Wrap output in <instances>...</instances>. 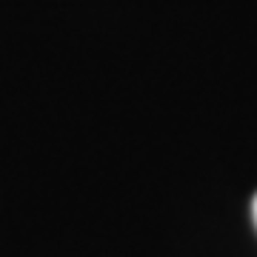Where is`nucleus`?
<instances>
[{
	"instance_id": "1",
	"label": "nucleus",
	"mask_w": 257,
	"mask_h": 257,
	"mask_svg": "<svg viewBox=\"0 0 257 257\" xmlns=\"http://www.w3.org/2000/svg\"><path fill=\"white\" fill-rule=\"evenodd\" d=\"M254 223H257V197H254Z\"/></svg>"
}]
</instances>
